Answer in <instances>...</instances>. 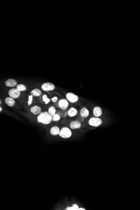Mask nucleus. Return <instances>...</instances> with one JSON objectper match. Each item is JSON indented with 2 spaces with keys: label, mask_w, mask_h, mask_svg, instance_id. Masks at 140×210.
<instances>
[{
  "label": "nucleus",
  "mask_w": 140,
  "mask_h": 210,
  "mask_svg": "<svg viewBox=\"0 0 140 210\" xmlns=\"http://www.w3.org/2000/svg\"><path fill=\"white\" fill-rule=\"evenodd\" d=\"M79 206L77 204H73L71 207H67L65 210H79Z\"/></svg>",
  "instance_id": "19"
},
{
  "label": "nucleus",
  "mask_w": 140,
  "mask_h": 210,
  "mask_svg": "<svg viewBox=\"0 0 140 210\" xmlns=\"http://www.w3.org/2000/svg\"><path fill=\"white\" fill-rule=\"evenodd\" d=\"M89 110L86 107H83L81 109L80 114L81 117H82V118H86L89 116Z\"/></svg>",
  "instance_id": "13"
},
{
  "label": "nucleus",
  "mask_w": 140,
  "mask_h": 210,
  "mask_svg": "<svg viewBox=\"0 0 140 210\" xmlns=\"http://www.w3.org/2000/svg\"><path fill=\"white\" fill-rule=\"evenodd\" d=\"M1 100H0V105H1Z\"/></svg>",
  "instance_id": "26"
},
{
  "label": "nucleus",
  "mask_w": 140,
  "mask_h": 210,
  "mask_svg": "<svg viewBox=\"0 0 140 210\" xmlns=\"http://www.w3.org/2000/svg\"><path fill=\"white\" fill-rule=\"evenodd\" d=\"M5 102L6 104L9 106H13L15 103V101L13 98L11 97H7L5 99Z\"/></svg>",
  "instance_id": "14"
},
{
  "label": "nucleus",
  "mask_w": 140,
  "mask_h": 210,
  "mask_svg": "<svg viewBox=\"0 0 140 210\" xmlns=\"http://www.w3.org/2000/svg\"><path fill=\"white\" fill-rule=\"evenodd\" d=\"M60 115L56 113L53 117V121L54 122H58L60 120Z\"/></svg>",
  "instance_id": "20"
},
{
  "label": "nucleus",
  "mask_w": 140,
  "mask_h": 210,
  "mask_svg": "<svg viewBox=\"0 0 140 210\" xmlns=\"http://www.w3.org/2000/svg\"><path fill=\"white\" fill-rule=\"evenodd\" d=\"M6 86L10 87H13L17 85V82L13 79H9L5 82Z\"/></svg>",
  "instance_id": "9"
},
{
  "label": "nucleus",
  "mask_w": 140,
  "mask_h": 210,
  "mask_svg": "<svg viewBox=\"0 0 140 210\" xmlns=\"http://www.w3.org/2000/svg\"><path fill=\"white\" fill-rule=\"evenodd\" d=\"M66 97L68 101L71 103H75L79 100V97L73 93L69 92L66 94Z\"/></svg>",
  "instance_id": "6"
},
{
  "label": "nucleus",
  "mask_w": 140,
  "mask_h": 210,
  "mask_svg": "<svg viewBox=\"0 0 140 210\" xmlns=\"http://www.w3.org/2000/svg\"><path fill=\"white\" fill-rule=\"evenodd\" d=\"M37 121L39 123L47 125L51 123L53 121V116L48 112L45 111L41 112L37 117Z\"/></svg>",
  "instance_id": "1"
},
{
  "label": "nucleus",
  "mask_w": 140,
  "mask_h": 210,
  "mask_svg": "<svg viewBox=\"0 0 140 210\" xmlns=\"http://www.w3.org/2000/svg\"><path fill=\"white\" fill-rule=\"evenodd\" d=\"M28 105L29 106L31 105L32 103V100H33V95H30L28 96Z\"/></svg>",
  "instance_id": "22"
},
{
  "label": "nucleus",
  "mask_w": 140,
  "mask_h": 210,
  "mask_svg": "<svg viewBox=\"0 0 140 210\" xmlns=\"http://www.w3.org/2000/svg\"><path fill=\"white\" fill-rule=\"evenodd\" d=\"M30 111L32 113L35 115H39L42 112L41 107L38 105H35L31 107Z\"/></svg>",
  "instance_id": "10"
},
{
  "label": "nucleus",
  "mask_w": 140,
  "mask_h": 210,
  "mask_svg": "<svg viewBox=\"0 0 140 210\" xmlns=\"http://www.w3.org/2000/svg\"><path fill=\"white\" fill-rule=\"evenodd\" d=\"M31 94L34 96H39L41 95L42 92L40 89H34L31 91Z\"/></svg>",
  "instance_id": "16"
},
{
  "label": "nucleus",
  "mask_w": 140,
  "mask_h": 210,
  "mask_svg": "<svg viewBox=\"0 0 140 210\" xmlns=\"http://www.w3.org/2000/svg\"><path fill=\"white\" fill-rule=\"evenodd\" d=\"M60 128L56 126H54L52 127L50 130V133L53 136H57L59 135L60 132Z\"/></svg>",
  "instance_id": "12"
},
{
  "label": "nucleus",
  "mask_w": 140,
  "mask_h": 210,
  "mask_svg": "<svg viewBox=\"0 0 140 210\" xmlns=\"http://www.w3.org/2000/svg\"><path fill=\"white\" fill-rule=\"evenodd\" d=\"M42 100L45 102V104H48L50 102V99L47 97V95L44 94L42 96Z\"/></svg>",
  "instance_id": "21"
},
{
  "label": "nucleus",
  "mask_w": 140,
  "mask_h": 210,
  "mask_svg": "<svg viewBox=\"0 0 140 210\" xmlns=\"http://www.w3.org/2000/svg\"><path fill=\"white\" fill-rule=\"evenodd\" d=\"M77 110L74 107H71L70 108L68 111V115H69V117H74L77 115Z\"/></svg>",
  "instance_id": "15"
},
{
  "label": "nucleus",
  "mask_w": 140,
  "mask_h": 210,
  "mask_svg": "<svg viewBox=\"0 0 140 210\" xmlns=\"http://www.w3.org/2000/svg\"><path fill=\"white\" fill-rule=\"evenodd\" d=\"M42 89L44 91L49 92L54 90L55 89V86L53 83L50 82H46L43 83L41 86Z\"/></svg>",
  "instance_id": "4"
},
{
  "label": "nucleus",
  "mask_w": 140,
  "mask_h": 210,
  "mask_svg": "<svg viewBox=\"0 0 140 210\" xmlns=\"http://www.w3.org/2000/svg\"><path fill=\"white\" fill-rule=\"evenodd\" d=\"M51 100L53 102H56L58 100V97L57 96H55L53 98H51Z\"/></svg>",
  "instance_id": "23"
},
{
  "label": "nucleus",
  "mask_w": 140,
  "mask_h": 210,
  "mask_svg": "<svg viewBox=\"0 0 140 210\" xmlns=\"http://www.w3.org/2000/svg\"><path fill=\"white\" fill-rule=\"evenodd\" d=\"M70 127L72 130H77L82 127V124L80 121L73 120L70 123Z\"/></svg>",
  "instance_id": "8"
},
{
  "label": "nucleus",
  "mask_w": 140,
  "mask_h": 210,
  "mask_svg": "<svg viewBox=\"0 0 140 210\" xmlns=\"http://www.w3.org/2000/svg\"><path fill=\"white\" fill-rule=\"evenodd\" d=\"M93 113L94 117H99L102 115V109L99 106H95V107L93 108Z\"/></svg>",
  "instance_id": "11"
},
{
  "label": "nucleus",
  "mask_w": 140,
  "mask_h": 210,
  "mask_svg": "<svg viewBox=\"0 0 140 210\" xmlns=\"http://www.w3.org/2000/svg\"><path fill=\"white\" fill-rule=\"evenodd\" d=\"M69 102L66 99H60L58 102V106L59 108L63 110H66L67 109L69 106Z\"/></svg>",
  "instance_id": "7"
},
{
  "label": "nucleus",
  "mask_w": 140,
  "mask_h": 210,
  "mask_svg": "<svg viewBox=\"0 0 140 210\" xmlns=\"http://www.w3.org/2000/svg\"><path fill=\"white\" fill-rule=\"evenodd\" d=\"M48 112L52 116H53L56 114V108L53 106H50L48 110Z\"/></svg>",
  "instance_id": "18"
},
{
  "label": "nucleus",
  "mask_w": 140,
  "mask_h": 210,
  "mask_svg": "<svg viewBox=\"0 0 140 210\" xmlns=\"http://www.w3.org/2000/svg\"><path fill=\"white\" fill-rule=\"evenodd\" d=\"M79 210H85L86 209H83V208H79Z\"/></svg>",
  "instance_id": "24"
},
{
  "label": "nucleus",
  "mask_w": 140,
  "mask_h": 210,
  "mask_svg": "<svg viewBox=\"0 0 140 210\" xmlns=\"http://www.w3.org/2000/svg\"><path fill=\"white\" fill-rule=\"evenodd\" d=\"M72 135L71 131L67 127H63L60 130L59 136L63 139H67L70 138Z\"/></svg>",
  "instance_id": "2"
},
{
  "label": "nucleus",
  "mask_w": 140,
  "mask_h": 210,
  "mask_svg": "<svg viewBox=\"0 0 140 210\" xmlns=\"http://www.w3.org/2000/svg\"><path fill=\"white\" fill-rule=\"evenodd\" d=\"M16 89L20 92H23L26 90L27 87L23 84H19L16 86Z\"/></svg>",
  "instance_id": "17"
},
{
  "label": "nucleus",
  "mask_w": 140,
  "mask_h": 210,
  "mask_svg": "<svg viewBox=\"0 0 140 210\" xmlns=\"http://www.w3.org/2000/svg\"><path fill=\"white\" fill-rule=\"evenodd\" d=\"M21 92L16 88H13L10 89L9 91V96L13 99H17L20 96Z\"/></svg>",
  "instance_id": "5"
},
{
  "label": "nucleus",
  "mask_w": 140,
  "mask_h": 210,
  "mask_svg": "<svg viewBox=\"0 0 140 210\" xmlns=\"http://www.w3.org/2000/svg\"><path fill=\"white\" fill-rule=\"evenodd\" d=\"M88 123L91 126L98 127L102 124V121L99 117H92L89 119L88 121Z\"/></svg>",
  "instance_id": "3"
},
{
  "label": "nucleus",
  "mask_w": 140,
  "mask_h": 210,
  "mask_svg": "<svg viewBox=\"0 0 140 210\" xmlns=\"http://www.w3.org/2000/svg\"><path fill=\"white\" fill-rule=\"evenodd\" d=\"M2 111V108L1 106H0V112H1Z\"/></svg>",
  "instance_id": "25"
}]
</instances>
